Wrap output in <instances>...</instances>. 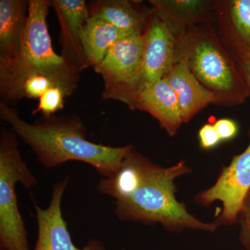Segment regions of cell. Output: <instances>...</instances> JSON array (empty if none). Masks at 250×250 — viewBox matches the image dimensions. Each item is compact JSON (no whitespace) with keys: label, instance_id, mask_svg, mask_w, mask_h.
Segmentation results:
<instances>
[{"label":"cell","instance_id":"6da1fadb","mask_svg":"<svg viewBox=\"0 0 250 250\" xmlns=\"http://www.w3.org/2000/svg\"><path fill=\"white\" fill-rule=\"evenodd\" d=\"M0 118L10 125L16 136L27 143L47 168L67 161H81L108 178L116 173L125 156L134 149L132 146L111 147L88 141L86 127L75 114L42 117L29 123L1 102Z\"/></svg>","mask_w":250,"mask_h":250},{"label":"cell","instance_id":"7a4b0ae2","mask_svg":"<svg viewBox=\"0 0 250 250\" xmlns=\"http://www.w3.org/2000/svg\"><path fill=\"white\" fill-rule=\"evenodd\" d=\"M190 172L191 169L184 161L166 167L151 163L136 190L129 196L115 200V215L122 221L159 223L169 232L186 229L215 232L219 228L216 224L195 218L176 197L174 181Z\"/></svg>","mask_w":250,"mask_h":250},{"label":"cell","instance_id":"3957f363","mask_svg":"<svg viewBox=\"0 0 250 250\" xmlns=\"http://www.w3.org/2000/svg\"><path fill=\"white\" fill-rule=\"evenodd\" d=\"M184 61L216 99L215 105L232 107L250 97L238 65L219 40L214 22L200 24L176 36V62Z\"/></svg>","mask_w":250,"mask_h":250},{"label":"cell","instance_id":"277c9868","mask_svg":"<svg viewBox=\"0 0 250 250\" xmlns=\"http://www.w3.org/2000/svg\"><path fill=\"white\" fill-rule=\"evenodd\" d=\"M16 134L1 129L0 136V250H29L18 208L16 184L34 187L37 179L21 157Z\"/></svg>","mask_w":250,"mask_h":250},{"label":"cell","instance_id":"5b68a950","mask_svg":"<svg viewBox=\"0 0 250 250\" xmlns=\"http://www.w3.org/2000/svg\"><path fill=\"white\" fill-rule=\"evenodd\" d=\"M29 3L21 52L14 62L52 79L70 97L78 87L81 72L54 52L47 24L50 0H29Z\"/></svg>","mask_w":250,"mask_h":250},{"label":"cell","instance_id":"8992f818","mask_svg":"<svg viewBox=\"0 0 250 250\" xmlns=\"http://www.w3.org/2000/svg\"><path fill=\"white\" fill-rule=\"evenodd\" d=\"M145 45V34L126 36L112 46L93 67L103 80V100H117L134 110Z\"/></svg>","mask_w":250,"mask_h":250},{"label":"cell","instance_id":"52a82bcc","mask_svg":"<svg viewBox=\"0 0 250 250\" xmlns=\"http://www.w3.org/2000/svg\"><path fill=\"white\" fill-rule=\"evenodd\" d=\"M249 136L244 152L233 156L229 166L223 167L212 187L194 197L197 205L203 207L221 202V211L213 221L218 227L231 226L238 222L242 204L250 189V129Z\"/></svg>","mask_w":250,"mask_h":250},{"label":"cell","instance_id":"ba28073f","mask_svg":"<svg viewBox=\"0 0 250 250\" xmlns=\"http://www.w3.org/2000/svg\"><path fill=\"white\" fill-rule=\"evenodd\" d=\"M68 183L67 177L54 184L47 208L34 205L38 234L34 250H106L98 239H90L83 248L74 244L62 211V198Z\"/></svg>","mask_w":250,"mask_h":250},{"label":"cell","instance_id":"9c48e42d","mask_svg":"<svg viewBox=\"0 0 250 250\" xmlns=\"http://www.w3.org/2000/svg\"><path fill=\"white\" fill-rule=\"evenodd\" d=\"M145 38L146 45L136 87V100L146 86L164 78L176 62V36L155 14L145 33Z\"/></svg>","mask_w":250,"mask_h":250},{"label":"cell","instance_id":"30bf717a","mask_svg":"<svg viewBox=\"0 0 250 250\" xmlns=\"http://www.w3.org/2000/svg\"><path fill=\"white\" fill-rule=\"evenodd\" d=\"M214 26L236 63L250 57V0H215Z\"/></svg>","mask_w":250,"mask_h":250},{"label":"cell","instance_id":"8fae6325","mask_svg":"<svg viewBox=\"0 0 250 250\" xmlns=\"http://www.w3.org/2000/svg\"><path fill=\"white\" fill-rule=\"evenodd\" d=\"M50 6L60 26L61 56L82 72L88 68L82 41L83 27L90 18L88 4L84 0H50Z\"/></svg>","mask_w":250,"mask_h":250},{"label":"cell","instance_id":"7c38bea8","mask_svg":"<svg viewBox=\"0 0 250 250\" xmlns=\"http://www.w3.org/2000/svg\"><path fill=\"white\" fill-rule=\"evenodd\" d=\"M88 6L91 17L104 20L130 35H143L154 14L152 6L138 0H94Z\"/></svg>","mask_w":250,"mask_h":250},{"label":"cell","instance_id":"4fadbf2b","mask_svg":"<svg viewBox=\"0 0 250 250\" xmlns=\"http://www.w3.org/2000/svg\"><path fill=\"white\" fill-rule=\"evenodd\" d=\"M154 14L177 36L200 24L214 22V1L149 0Z\"/></svg>","mask_w":250,"mask_h":250},{"label":"cell","instance_id":"5bb4252c","mask_svg":"<svg viewBox=\"0 0 250 250\" xmlns=\"http://www.w3.org/2000/svg\"><path fill=\"white\" fill-rule=\"evenodd\" d=\"M134 110L150 114L170 136H175L184 124L177 95L165 77L142 90L135 103Z\"/></svg>","mask_w":250,"mask_h":250},{"label":"cell","instance_id":"9a60e30c","mask_svg":"<svg viewBox=\"0 0 250 250\" xmlns=\"http://www.w3.org/2000/svg\"><path fill=\"white\" fill-rule=\"evenodd\" d=\"M54 87L61 88L52 79L41 72L14 61L0 62V95L4 103L23 98L39 100L42 94Z\"/></svg>","mask_w":250,"mask_h":250},{"label":"cell","instance_id":"2e32d148","mask_svg":"<svg viewBox=\"0 0 250 250\" xmlns=\"http://www.w3.org/2000/svg\"><path fill=\"white\" fill-rule=\"evenodd\" d=\"M165 78L177 95L184 124L208 105L216 103L215 95L199 82L184 61H177Z\"/></svg>","mask_w":250,"mask_h":250},{"label":"cell","instance_id":"e0dca14e","mask_svg":"<svg viewBox=\"0 0 250 250\" xmlns=\"http://www.w3.org/2000/svg\"><path fill=\"white\" fill-rule=\"evenodd\" d=\"M29 0H0V62L19 56L29 16Z\"/></svg>","mask_w":250,"mask_h":250},{"label":"cell","instance_id":"ac0fdd59","mask_svg":"<svg viewBox=\"0 0 250 250\" xmlns=\"http://www.w3.org/2000/svg\"><path fill=\"white\" fill-rule=\"evenodd\" d=\"M129 35L104 20L90 16L82 35L87 67H94L100 63L112 46Z\"/></svg>","mask_w":250,"mask_h":250},{"label":"cell","instance_id":"d6986e66","mask_svg":"<svg viewBox=\"0 0 250 250\" xmlns=\"http://www.w3.org/2000/svg\"><path fill=\"white\" fill-rule=\"evenodd\" d=\"M68 98L67 93L59 87L49 88L39 99L37 107L33 111V115L40 113L42 117L54 116L56 112L64 107L65 99Z\"/></svg>","mask_w":250,"mask_h":250},{"label":"cell","instance_id":"ffe728a7","mask_svg":"<svg viewBox=\"0 0 250 250\" xmlns=\"http://www.w3.org/2000/svg\"><path fill=\"white\" fill-rule=\"evenodd\" d=\"M239 241L246 250H250V189L247 193L238 213Z\"/></svg>","mask_w":250,"mask_h":250},{"label":"cell","instance_id":"44dd1931","mask_svg":"<svg viewBox=\"0 0 250 250\" xmlns=\"http://www.w3.org/2000/svg\"><path fill=\"white\" fill-rule=\"evenodd\" d=\"M198 139L202 149H211L216 147L222 142L214 125L205 124L200 128L198 132Z\"/></svg>","mask_w":250,"mask_h":250},{"label":"cell","instance_id":"7402d4cb","mask_svg":"<svg viewBox=\"0 0 250 250\" xmlns=\"http://www.w3.org/2000/svg\"><path fill=\"white\" fill-rule=\"evenodd\" d=\"M213 125L222 141H230L238 134V125L233 120L222 118L215 122Z\"/></svg>","mask_w":250,"mask_h":250},{"label":"cell","instance_id":"603a6c76","mask_svg":"<svg viewBox=\"0 0 250 250\" xmlns=\"http://www.w3.org/2000/svg\"><path fill=\"white\" fill-rule=\"evenodd\" d=\"M242 76L244 79L250 93V57L237 62Z\"/></svg>","mask_w":250,"mask_h":250}]
</instances>
